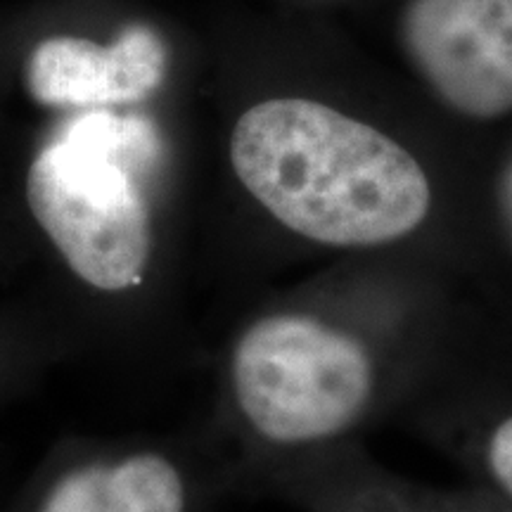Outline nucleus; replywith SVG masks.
<instances>
[{
  "mask_svg": "<svg viewBox=\"0 0 512 512\" xmlns=\"http://www.w3.org/2000/svg\"><path fill=\"white\" fill-rule=\"evenodd\" d=\"M242 418L275 446L349 430L373 399L375 366L351 332L306 313H273L242 332L230 358Z\"/></svg>",
  "mask_w": 512,
  "mask_h": 512,
  "instance_id": "f03ea898",
  "label": "nucleus"
},
{
  "mask_svg": "<svg viewBox=\"0 0 512 512\" xmlns=\"http://www.w3.org/2000/svg\"><path fill=\"white\" fill-rule=\"evenodd\" d=\"M27 202L43 233L83 283L124 292L143 283L152 256L145 192L117 152L76 140L36 155Z\"/></svg>",
  "mask_w": 512,
  "mask_h": 512,
  "instance_id": "7ed1b4c3",
  "label": "nucleus"
},
{
  "mask_svg": "<svg viewBox=\"0 0 512 512\" xmlns=\"http://www.w3.org/2000/svg\"><path fill=\"white\" fill-rule=\"evenodd\" d=\"M401 43L456 112L484 121L512 112V0H408Z\"/></svg>",
  "mask_w": 512,
  "mask_h": 512,
  "instance_id": "20e7f679",
  "label": "nucleus"
},
{
  "mask_svg": "<svg viewBox=\"0 0 512 512\" xmlns=\"http://www.w3.org/2000/svg\"><path fill=\"white\" fill-rule=\"evenodd\" d=\"M178 467L159 453L88 463L57 479L38 512H185Z\"/></svg>",
  "mask_w": 512,
  "mask_h": 512,
  "instance_id": "423d86ee",
  "label": "nucleus"
},
{
  "mask_svg": "<svg viewBox=\"0 0 512 512\" xmlns=\"http://www.w3.org/2000/svg\"><path fill=\"white\" fill-rule=\"evenodd\" d=\"M489 467L494 472L496 482L512 496V415L491 434Z\"/></svg>",
  "mask_w": 512,
  "mask_h": 512,
  "instance_id": "0eeeda50",
  "label": "nucleus"
},
{
  "mask_svg": "<svg viewBox=\"0 0 512 512\" xmlns=\"http://www.w3.org/2000/svg\"><path fill=\"white\" fill-rule=\"evenodd\" d=\"M166 76V48L155 31L131 27L110 46L91 38L53 36L29 55L24 79L46 107L133 105L157 93Z\"/></svg>",
  "mask_w": 512,
  "mask_h": 512,
  "instance_id": "39448f33",
  "label": "nucleus"
},
{
  "mask_svg": "<svg viewBox=\"0 0 512 512\" xmlns=\"http://www.w3.org/2000/svg\"><path fill=\"white\" fill-rule=\"evenodd\" d=\"M230 162L275 221L320 245H387L430 214V181L406 147L313 100L249 107L230 136Z\"/></svg>",
  "mask_w": 512,
  "mask_h": 512,
  "instance_id": "f257e3e1",
  "label": "nucleus"
}]
</instances>
